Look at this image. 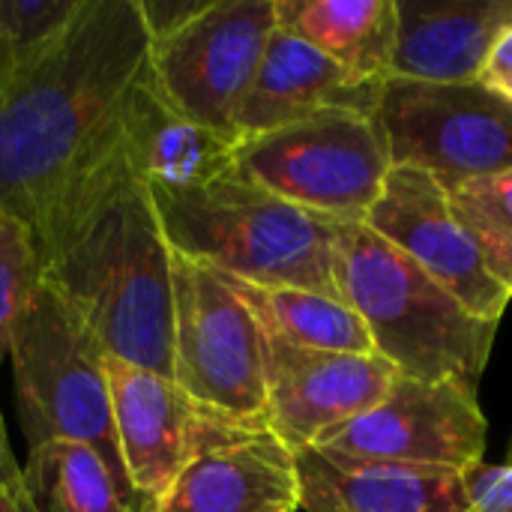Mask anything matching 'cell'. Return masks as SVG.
<instances>
[{
	"label": "cell",
	"mask_w": 512,
	"mask_h": 512,
	"mask_svg": "<svg viewBox=\"0 0 512 512\" xmlns=\"http://www.w3.org/2000/svg\"><path fill=\"white\" fill-rule=\"evenodd\" d=\"M147 512H300L297 456L267 426L195 411L186 456Z\"/></svg>",
	"instance_id": "obj_11"
},
{
	"label": "cell",
	"mask_w": 512,
	"mask_h": 512,
	"mask_svg": "<svg viewBox=\"0 0 512 512\" xmlns=\"http://www.w3.org/2000/svg\"><path fill=\"white\" fill-rule=\"evenodd\" d=\"M105 372L123 477L135 501L147 510L177 474L198 408L168 375L111 357L105 360Z\"/></svg>",
	"instance_id": "obj_14"
},
{
	"label": "cell",
	"mask_w": 512,
	"mask_h": 512,
	"mask_svg": "<svg viewBox=\"0 0 512 512\" xmlns=\"http://www.w3.org/2000/svg\"><path fill=\"white\" fill-rule=\"evenodd\" d=\"M42 276L39 246L33 231L12 213L0 210V366L9 354V339L24 315Z\"/></svg>",
	"instance_id": "obj_23"
},
{
	"label": "cell",
	"mask_w": 512,
	"mask_h": 512,
	"mask_svg": "<svg viewBox=\"0 0 512 512\" xmlns=\"http://www.w3.org/2000/svg\"><path fill=\"white\" fill-rule=\"evenodd\" d=\"M381 84L357 81L318 48L276 24L255 78L237 108L234 138H255L327 108L375 114Z\"/></svg>",
	"instance_id": "obj_16"
},
{
	"label": "cell",
	"mask_w": 512,
	"mask_h": 512,
	"mask_svg": "<svg viewBox=\"0 0 512 512\" xmlns=\"http://www.w3.org/2000/svg\"><path fill=\"white\" fill-rule=\"evenodd\" d=\"M375 114L327 108L234 144L231 171L330 222H366L390 174Z\"/></svg>",
	"instance_id": "obj_6"
},
{
	"label": "cell",
	"mask_w": 512,
	"mask_h": 512,
	"mask_svg": "<svg viewBox=\"0 0 512 512\" xmlns=\"http://www.w3.org/2000/svg\"><path fill=\"white\" fill-rule=\"evenodd\" d=\"M465 512H512V465H471L462 471Z\"/></svg>",
	"instance_id": "obj_25"
},
{
	"label": "cell",
	"mask_w": 512,
	"mask_h": 512,
	"mask_svg": "<svg viewBox=\"0 0 512 512\" xmlns=\"http://www.w3.org/2000/svg\"><path fill=\"white\" fill-rule=\"evenodd\" d=\"M396 18V78L474 84L512 27V0H396Z\"/></svg>",
	"instance_id": "obj_17"
},
{
	"label": "cell",
	"mask_w": 512,
	"mask_h": 512,
	"mask_svg": "<svg viewBox=\"0 0 512 512\" xmlns=\"http://www.w3.org/2000/svg\"><path fill=\"white\" fill-rule=\"evenodd\" d=\"M396 369L378 354L312 351L264 333V423L294 453L375 408Z\"/></svg>",
	"instance_id": "obj_13"
},
{
	"label": "cell",
	"mask_w": 512,
	"mask_h": 512,
	"mask_svg": "<svg viewBox=\"0 0 512 512\" xmlns=\"http://www.w3.org/2000/svg\"><path fill=\"white\" fill-rule=\"evenodd\" d=\"M447 195L489 273L512 294V171L471 180Z\"/></svg>",
	"instance_id": "obj_22"
},
{
	"label": "cell",
	"mask_w": 512,
	"mask_h": 512,
	"mask_svg": "<svg viewBox=\"0 0 512 512\" xmlns=\"http://www.w3.org/2000/svg\"><path fill=\"white\" fill-rule=\"evenodd\" d=\"M138 512H147V510H138Z\"/></svg>",
	"instance_id": "obj_31"
},
{
	"label": "cell",
	"mask_w": 512,
	"mask_h": 512,
	"mask_svg": "<svg viewBox=\"0 0 512 512\" xmlns=\"http://www.w3.org/2000/svg\"><path fill=\"white\" fill-rule=\"evenodd\" d=\"M9 66V60H6V51H3V42H0V72Z\"/></svg>",
	"instance_id": "obj_29"
},
{
	"label": "cell",
	"mask_w": 512,
	"mask_h": 512,
	"mask_svg": "<svg viewBox=\"0 0 512 512\" xmlns=\"http://www.w3.org/2000/svg\"><path fill=\"white\" fill-rule=\"evenodd\" d=\"M24 512H138L144 510L117 483L105 459L72 441H48L27 450L21 465Z\"/></svg>",
	"instance_id": "obj_20"
},
{
	"label": "cell",
	"mask_w": 512,
	"mask_h": 512,
	"mask_svg": "<svg viewBox=\"0 0 512 512\" xmlns=\"http://www.w3.org/2000/svg\"><path fill=\"white\" fill-rule=\"evenodd\" d=\"M393 168H420L447 192L512 171V102L474 84L387 78L375 111Z\"/></svg>",
	"instance_id": "obj_8"
},
{
	"label": "cell",
	"mask_w": 512,
	"mask_h": 512,
	"mask_svg": "<svg viewBox=\"0 0 512 512\" xmlns=\"http://www.w3.org/2000/svg\"><path fill=\"white\" fill-rule=\"evenodd\" d=\"M480 84L512 102V27L495 42V48L483 66Z\"/></svg>",
	"instance_id": "obj_26"
},
{
	"label": "cell",
	"mask_w": 512,
	"mask_h": 512,
	"mask_svg": "<svg viewBox=\"0 0 512 512\" xmlns=\"http://www.w3.org/2000/svg\"><path fill=\"white\" fill-rule=\"evenodd\" d=\"M153 198V195H150ZM168 246L237 282L339 297L336 222L225 171L201 189L153 198Z\"/></svg>",
	"instance_id": "obj_4"
},
{
	"label": "cell",
	"mask_w": 512,
	"mask_h": 512,
	"mask_svg": "<svg viewBox=\"0 0 512 512\" xmlns=\"http://www.w3.org/2000/svg\"><path fill=\"white\" fill-rule=\"evenodd\" d=\"M150 51L138 0H81L48 42L0 72V210L33 237L126 150Z\"/></svg>",
	"instance_id": "obj_1"
},
{
	"label": "cell",
	"mask_w": 512,
	"mask_h": 512,
	"mask_svg": "<svg viewBox=\"0 0 512 512\" xmlns=\"http://www.w3.org/2000/svg\"><path fill=\"white\" fill-rule=\"evenodd\" d=\"M276 24L357 81L393 78L396 0H276Z\"/></svg>",
	"instance_id": "obj_19"
},
{
	"label": "cell",
	"mask_w": 512,
	"mask_h": 512,
	"mask_svg": "<svg viewBox=\"0 0 512 512\" xmlns=\"http://www.w3.org/2000/svg\"><path fill=\"white\" fill-rule=\"evenodd\" d=\"M333 273L339 300L357 312L375 354L399 375L477 390L492 357L495 321L474 315L363 222H336Z\"/></svg>",
	"instance_id": "obj_3"
},
{
	"label": "cell",
	"mask_w": 512,
	"mask_h": 512,
	"mask_svg": "<svg viewBox=\"0 0 512 512\" xmlns=\"http://www.w3.org/2000/svg\"><path fill=\"white\" fill-rule=\"evenodd\" d=\"M81 6V0H0V42L6 60L15 63L24 54L48 42Z\"/></svg>",
	"instance_id": "obj_24"
},
{
	"label": "cell",
	"mask_w": 512,
	"mask_h": 512,
	"mask_svg": "<svg viewBox=\"0 0 512 512\" xmlns=\"http://www.w3.org/2000/svg\"><path fill=\"white\" fill-rule=\"evenodd\" d=\"M300 512H465L462 471L297 450Z\"/></svg>",
	"instance_id": "obj_15"
},
{
	"label": "cell",
	"mask_w": 512,
	"mask_h": 512,
	"mask_svg": "<svg viewBox=\"0 0 512 512\" xmlns=\"http://www.w3.org/2000/svg\"><path fill=\"white\" fill-rule=\"evenodd\" d=\"M408 255L474 315L501 321L512 294L489 273L471 231L456 216L447 189L420 168H390L366 222Z\"/></svg>",
	"instance_id": "obj_12"
},
{
	"label": "cell",
	"mask_w": 512,
	"mask_h": 512,
	"mask_svg": "<svg viewBox=\"0 0 512 512\" xmlns=\"http://www.w3.org/2000/svg\"><path fill=\"white\" fill-rule=\"evenodd\" d=\"M0 495L15 507L24 512V483H21V465L12 453L9 435H6V423L0 417Z\"/></svg>",
	"instance_id": "obj_27"
},
{
	"label": "cell",
	"mask_w": 512,
	"mask_h": 512,
	"mask_svg": "<svg viewBox=\"0 0 512 512\" xmlns=\"http://www.w3.org/2000/svg\"><path fill=\"white\" fill-rule=\"evenodd\" d=\"M486 432L477 390L462 381L396 375L375 408L327 432L315 447L357 459L468 471L483 462Z\"/></svg>",
	"instance_id": "obj_10"
},
{
	"label": "cell",
	"mask_w": 512,
	"mask_h": 512,
	"mask_svg": "<svg viewBox=\"0 0 512 512\" xmlns=\"http://www.w3.org/2000/svg\"><path fill=\"white\" fill-rule=\"evenodd\" d=\"M273 30L276 0H201L177 27L153 36L150 72L159 96L183 117L234 138L237 108Z\"/></svg>",
	"instance_id": "obj_9"
},
{
	"label": "cell",
	"mask_w": 512,
	"mask_h": 512,
	"mask_svg": "<svg viewBox=\"0 0 512 512\" xmlns=\"http://www.w3.org/2000/svg\"><path fill=\"white\" fill-rule=\"evenodd\" d=\"M0 512H18V510H15V507H12V504H9V501L0 495Z\"/></svg>",
	"instance_id": "obj_28"
},
{
	"label": "cell",
	"mask_w": 512,
	"mask_h": 512,
	"mask_svg": "<svg viewBox=\"0 0 512 512\" xmlns=\"http://www.w3.org/2000/svg\"><path fill=\"white\" fill-rule=\"evenodd\" d=\"M171 381L204 414L264 423V330L228 276L171 249Z\"/></svg>",
	"instance_id": "obj_7"
},
{
	"label": "cell",
	"mask_w": 512,
	"mask_h": 512,
	"mask_svg": "<svg viewBox=\"0 0 512 512\" xmlns=\"http://www.w3.org/2000/svg\"><path fill=\"white\" fill-rule=\"evenodd\" d=\"M6 360L12 366L27 444H84L105 459L117 483L129 492L111 429L108 357L45 276H39V285L12 330ZM129 498L135 501L132 492Z\"/></svg>",
	"instance_id": "obj_5"
},
{
	"label": "cell",
	"mask_w": 512,
	"mask_h": 512,
	"mask_svg": "<svg viewBox=\"0 0 512 512\" xmlns=\"http://www.w3.org/2000/svg\"><path fill=\"white\" fill-rule=\"evenodd\" d=\"M234 144V138L174 111L159 96L150 72L132 111L129 150L135 174L153 198L183 195L222 177L231 171Z\"/></svg>",
	"instance_id": "obj_18"
},
{
	"label": "cell",
	"mask_w": 512,
	"mask_h": 512,
	"mask_svg": "<svg viewBox=\"0 0 512 512\" xmlns=\"http://www.w3.org/2000/svg\"><path fill=\"white\" fill-rule=\"evenodd\" d=\"M42 276L105 357L171 378V246L132 150L36 234Z\"/></svg>",
	"instance_id": "obj_2"
},
{
	"label": "cell",
	"mask_w": 512,
	"mask_h": 512,
	"mask_svg": "<svg viewBox=\"0 0 512 512\" xmlns=\"http://www.w3.org/2000/svg\"><path fill=\"white\" fill-rule=\"evenodd\" d=\"M510 465H512V444H510Z\"/></svg>",
	"instance_id": "obj_30"
},
{
	"label": "cell",
	"mask_w": 512,
	"mask_h": 512,
	"mask_svg": "<svg viewBox=\"0 0 512 512\" xmlns=\"http://www.w3.org/2000/svg\"><path fill=\"white\" fill-rule=\"evenodd\" d=\"M231 285L249 303L261 330L288 345L312 351L375 354L369 330L339 297L303 288H264L237 279H231Z\"/></svg>",
	"instance_id": "obj_21"
}]
</instances>
